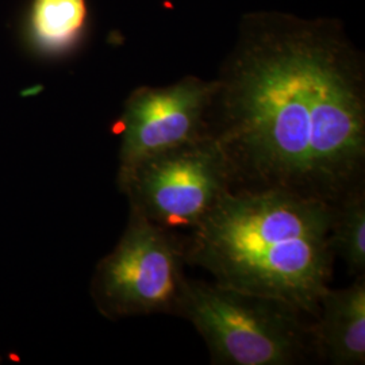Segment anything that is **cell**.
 <instances>
[{"mask_svg": "<svg viewBox=\"0 0 365 365\" xmlns=\"http://www.w3.org/2000/svg\"><path fill=\"white\" fill-rule=\"evenodd\" d=\"M233 190L337 206L365 188L364 76L339 42L267 37L225 68L209 113Z\"/></svg>", "mask_w": 365, "mask_h": 365, "instance_id": "obj_1", "label": "cell"}, {"mask_svg": "<svg viewBox=\"0 0 365 365\" xmlns=\"http://www.w3.org/2000/svg\"><path fill=\"white\" fill-rule=\"evenodd\" d=\"M333 212L284 191L232 190L182 237L185 260L221 286L287 300L317 318L336 257Z\"/></svg>", "mask_w": 365, "mask_h": 365, "instance_id": "obj_2", "label": "cell"}, {"mask_svg": "<svg viewBox=\"0 0 365 365\" xmlns=\"http://www.w3.org/2000/svg\"><path fill=\"white\" fill-rule=\"evenodd\" d=\"M179 317L205 341L214 365L319 361L313 315L287 300L187 279Z\"/></svg>", "mask_w": 365, "mask_h": 365, "instance_id": "obj_3", "label": "cell"}, {"mask_svg": "<svg viewBox=\"0 0 365 365\" xmlns=\"http://www.w3.org/2000/svg\"><path fill=\"white\" fill-rule=\"evenodd\" d=\"M184 240L130 210L115 249L99 261L91 283L96 307L108 319L180 314L187 283Z\"/></svg>", "mask_w": 365, "mask_h": 365, "instance_id": "obj_4", "label": "cell"}, {"mask_svg": "<svg viewBox=\"0 0 365 365\" xmlns=\"http://www.w3.org/2000/svg\"><path fill=\"white\" fill-rule=\"evenodd\" d=\"M118 185L130 210L179 235L194 230L235 188L227 158L211 134L146 158Z\"/></svg>", "mask_w": 365, "mask_h": 365, "instance_id": "obj_5", "label": "cell"}, {"mask_svg": "<svg viewBox=\"0 0 365 365\" xmlns=\"http://www.w3.org/2000/svg\"><path fill=\"white\" fill-rule=\"evenodd\" d=\"M217 88L218 80L188 76L167 87H140L131 92L117 123L118 182L146 158L207 135Z\"/></svg>", "mask_w": 365, "mask_h": 365, "instance_id": "obj_6", "label": "cell"}, {"mask_svg": "<svg viewBox=\"0 0 365 365\" xmlns=\"http://www.w3.org/2000/svg\"><path fill=\"white\" fill-rule=\"evenodd\" d=\"M319 360L331 365H364L365 274L345 288H327L314 322Z\"/></svg>", "mask_w": 365, "mask_h": 365, "instance_id": "obj_7", "label": "cell"}, {"mask_svg": "<svg viewBox=\"0 0 365 365\" xmlns=\"http://www.w3.org/2000/svg\"><path fill=\"white\" fill-rule=\"evenodd\" d=\"M87 18L86 0H31L25 27L27 42L45 56L64 54L83 36Z\"/></svg>", "mask_w": 365, "mask_h": 365, "instance_id": "obj_8", "label": "cell"}, {"mask_svg": "<svg viewBox=\"0 0 365 365\" xmlns=\"http://www.w3.org/2000/svg\"><path fill=\"white\" fill-rule=\"evenodd\" d=\"M330 247L356 276L365 274V188L334 206L330 226Z\"/></svg>", "mask_w": 365, "mask_h": 365, "instance_id": "obj_9", "label": "cell"}]
</instances>
